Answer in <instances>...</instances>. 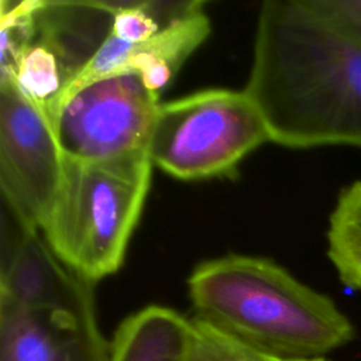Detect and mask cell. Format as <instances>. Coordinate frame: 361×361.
<instances>
[{"mask_svg": "<svg viewBox=\"0 0 361 361\" xmlns=\"http://www.w3.org/2000/svg\"><path fill=\"white\" fill-rule=\"evenodd\" d=\"M283 361H327L326 358H313V360H283Z\"/></svg>", "mask_w": 361, "mask_h": 361, "instance_id": "e0dca14e", "label": "cell"}, {"mask_svg": "<svg viewBox=\"0 0 361 361\" xmlns=\"http://www.w3.org/2000/svg\"><path fill=\"white\" fill-rule=\"evenodd\" d=\"M63 154L48 114L11 79H0L3 203L42 231L62 180Z\"/></svg>", "mask_w": 361, "mask_h": 361, "instance_id": "8992f818", "label": "cell"}, {"mask_svg": "<svg viewBox=\"0 0 361 361\" xmlns=\"http://www.w3.org/2000/svg\"><path fill=\"white\" fill-rule=\"evenodd\" d=\"M195 317L279 360L324 358L354 337L326 295L276 262L230 254L203 261L188 278Z\"/></svg>", "mask_w": 361, "mask_h": 361, "instance_id": "7a4b0ae2", "label": "cell"}, {"mask_svg": "<svg viewBox=\"0 0 361 361\" xmlns=\"http://www.w3.org/2000/svg\"><path fill=\"white\" fill-rule=\"evenodd\" d=\"M195 336L189 361H283L268 355L217 327L193 317Z\"/></svg>", "mask_w": 361, "mask_h": 361, "instance_id": "9a60e30c", "label": "cell"}, {"mask_svg": "<svg viewBox=\"0 0 361 361\" xmlns=\"http://www.w3.org/2000/svg\"><path fill=\"white\" fill-rule=\"evenodd\" d=\"M41 0L1 1L0 79H13L23 52L35 38V17Z\"/></svg>", "mask_w": 361, "mask_h": 361, "instance_id": "5bb4252c", "label": "cell"}, {"mask_svg": "<svg viewBox=\"0 0 361 361\" xmlns=\"http://www.w3.org/2000/svg\"><path fill=\"white\" fill-rule=\"evenodd\" d=\"M209 32L210 21L200 4L173 20L152 38L130 44L124 73H137L145 87L159 96Z\"/></svg>", "mask_w": 361, "mask_h": 361, "instance_id": "8fae6325", "label": "cell"}, {"mask_svg": "<svg viewBox=\"0 0 361 361\" xmlns=\"http://www.w3.org/2000/svg\"><path fill=\"white\" fill-rule=\"evenodd\" d=\"M193 319L151 305L126 317L110 341L109 361H189Z\"/></svg>", "mask_w": 361, "mask_h": 361, "instance_id": "30bf717a", "label": "cell"}, {"mask_svg": "<svg viewBox=\"0 0 361 361\" xmlns=\"http://www.w3.org/2000/svg\"><path fill=\"white\" fill-rule=\"evenodd\" d=\"M11 80L31 102L49 114L69 85L71 76L59 56L45 42L34 38L20 56Z\"/></svg>", "mask_w": 361, "mask_h": 361, "instance_id": "4fadbf2b", "label": "cell"}, {"mask_svg": "<svg viewBox=\"0 0 361 361\" xmlns=\"http://www.w3.org/2000/svg\"><path fill=\"white\" fill-rule=\"evenodd\" d=\"M267 141L265 121L244 90L207 89L159 104L148 151L161 171L195 180L234 173Z\"/></svg>", "mask_w": 361, "mask_h": 361, "instance_id": "277c9868", "label": "cell"}, {"mask_svg": "<svg viewBox=\"0 0 361 361\" xmlns=\"http://www.w3.org/2000/svg\"><path fill=\"white\" fill-rule=\"evenodd\" d=\"M96 310L30 307L0 299V361H109Z\"/></svg>", "mask_w": 361, "mask_h": 361, "instance_id": "ba28073f", "label": "cell"}, {"mask_svg": "<svg viewBox=\"0 0 361 361\" xmlns=\"http://www.w3.org/2000/svg\"><path fill=\"white\" fill-rule=\"evenodd\" d=\"M244 92L272 142L361 148V42L310 0L262 3Z\"/></svg>", "mask_w": 361, "mask_h": 361, "instance_id": "6da1fadb", "label": "cell"}, {"mask_svg": "<svg viewBox=\"0 0 361 361\" xmlns=\"http://www.w3.org/2000/svg\"><path fill=\"white\" fill-rule=\"evenodd\" d=\"M324 16L361 42V0H310Z\"/></svg>", "mask_w": 361, "mask_h": 361, "instance_id": "2e32d148", "label": "cell"}, {"mask_svg": "<svg viewBox=\"0 0 361 361\" xmlns=\"http://www.w3.org/2000/svg\"><path fill=\"white\" fill-rule=\"evenodd\" d=\"M327 255L340 281L361 290V180L341 190L329 219Z\"/></svg>", "mask_w": 361, "mask_h": 361, "instance_id": "7c38bea8", "label": "cell"}, {"mask_svg": "<svg viewBox=\"0 0 361 361\" xmlns=\"http://www.w3.org/2000/svg\"><path fill=\"white\" fill-rule=\"evenodd\" d=\"M159 104L137 73H121L69 96L51 123L65 157L113 161L148 151Z\"/></svg>", "mask_w": 361, "mask_h": 361, "instance_id": "5b68a950", "label": "cell"}, {"mask_svg": "<svg viewBox=\"0 0 361 361\" xmlns=\"http://www.w3.org/2000/svg\"><path fill=\"white\" fill-rule=\"evenodd\" d=\"M149 151L102 162L63 155L62 180L42 235L56 257L94 283L117 272L152 175Z\"/></svg>", "mask_w": 361, "mask_h": 361, "instance_id": "3957f363", "label": "cell"}, {"mask_svg": "<svg viewBox=\"0 0 361 361\" xmlns=\"http://www.w3.org/2000/svg\"><path fill=\"white\" fill-rule=\"evenodd\" d=\"M3 206L10 224L3 221L0 299L30 307H94L92 283L56 257L38 228Z\"/></svg>", "mask_w": 361, "mask_h": 361, "instance_id": "52a82bcc", "label": "cell"}, {"mask_svg": "<svg viewBox=\"0 0 361 361\" xmlns=\"http://www.w3.org/2000/svg\"><path fill=\"white\" fill-rule=\"evenodd\" d=\"M116 10L117 1L41 0L35 38L59 56L72 82L110 35Z\"/></svg>", "mask_w": 361, "mask_h": 361, "instance_id": "9c48e42d", "label": "cell"}]
</instances>
